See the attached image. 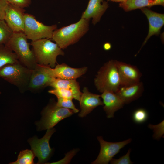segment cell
I'll return each instance as SVG.
<instances>
[{
	"mask_svg": "<svg viewBox=\"0 0 164 164\" xmlns=\"http://www.w3.org/2000/svg\"><path fill=\"white\" fill-rule=\"evenodd\" d=\"M90 19L81 18L77 22L55 30L51 39L61 49L77 42L88 31Z\"/></svg>",
	"mask_w": 164,
	"mask_h": 164,
	"instance_id": "6da1fadb",
	"label": "cell"
},
{
	"mask_svg": "<svg viewBox=\"0 0 164 164\" xmlns=\"http://www.w3.org/2000/svg\"><path fill=\"white\" fill-rule=\"evenodd\" d=\"M30 44L32 46L36 63L39 65L54 68L57 63V57L64 54L62 49L50 39H43L31 41Z\"/></svg>",
	"mask_w": 164,
	"mask_h": 164,
	"instance_id": "7a4b0ae2",
	"label": "cell"
},
{
	"mask_svg": "<svg viewBox=\"0 0 164 164\" xmlns=\"http://www.w3.org/2000/svg\"><path fill=\"white\" fill-rule=\"evenodd\" d=\"M5 45L15 53L22 64L32 70L36 68L37 64L34 52L30 49L28 39L23 32H13Z\"/></svg>",
	"mask_w": 164,
	"mask_h": 164,
	"instance_id": "3957f363",
	"label": "cell"
},
{
	"mask_svg": "<svg viewBox=\"0 0 164 164\" xmlns=\"http://www.w3.org/2000/svg\"><path fill=\"white\" fill-rule=\"evenodd\" d=\"M94 84L101 93L105 91L115 93L118 90L121 83L115 60H109L100 68L94 78Z\"/></svg>",
	"mask_w": 164,
	"mask_h": 164,
	"instance_id": "277c9868",
	"label": "cell"
},
{
	"mask_svg": "<svg viewBox=\"0 0 164 164\" xmlns=\"http://www.w3.org/2000/svg\"><path fill=\"white\" fill-rule=\"evenodd\" d=\"M32 70L19 61L0 68V77L17 87L21 92L27 90Z\"/></svg>",
	"mask_w": 164,
	"mask_h": 164,
	"instance_id": "5b68a950",
	"label": "cell"
},
{
	"mask_svg": "<svg viewBox=\"0 0 164 164\" xmlns=\"http://www.w3.org/2000/svg\"><path fill=\"white\" fill-rule=\"evenodd\" d=\"M71 110L58 106L56 102H51L43 110L42 118L36 123L38 130L51 128L62 120L74 113Z\"/></svg>",
	"mask_w": 164,
	"mask_h": 164,
	"instance_id": "8992f818",
	"label": "cell"
},
{
	"mask_svg": "<svg viewBox=\"0 0 164 164\" xmlns=\"http://www.w3.org/2000/svg\"><path fill=\"white\" fill-rule=\"evenodd\" d=\"M56 25L47 26L37 20L34 15L27 13L24 15L23 32L28 39L32 41L43 39H51Z\"/></svg>",
	"mask_w": 164,
	"mask_h": 164,
	"instance_id": "52a82bcc",
	"label": "cell"
},
{
	"mask_svg": "<svg viewBox=\"0 0 164 164\" xmlns=\"http://www.w3.org/2000/svg\"><path fill=\"white\" fill-rule=\"evenodd\" d=\"M47 130L45 134L41 138L39 139L34 137L28 141L35 156L38 158L37 164L46 163L53 153V150L50 146L49 141L56 130L53 128Z\"/></svg>",
	"mask_w": 164,
	"mask_h": 164,
	"instance_id": "ba28073f",
	"label": "cell"
},
{
	"mask_svg": "<svg viewBox=\"0 0 164 164\" xmlns=\"http://www.w3.org/2000/svg\"><path fill=\"white\" fill-rule=\"evenodd\" d=\"M100 145L99 154L93 164H108L115 155L119 152L120 149L132 141L131 138L118 142H112L104 140L102 136L97 137Z\"/></svg>",
	"mask_w": 164,
	"mask_h": 164,
	"instance_id": "9c48e42d",
	"label": "cell"
},
{
	"mask_svg": "<svg viewBox=\"0 0 164 164\" xmlns=\"http://www.w3.org/2000/svg\"><path fill=\"white\" fill-rule=\"evenodd\" d=\"M46 71L53 77L64 80H76L85 74L87 70V67L74 68L64 63L57 64L54 68L43 65Z\"/></svg>",
	"mask_w": 164,
	"mask_h": 164,
	"instance_id": "30bf717a",
	"label": "cell"
},
{
	"mask_svg": "<svg viewBox=\"0 0 164 164\" xmlns=\"http://www.w3.org/2000/svg\"><path fill=\"white\" fill-rule=\"evenodd\" d=\"M25 12L24 9L7 3L5 9L4 20L13 32H23Z\"/></svg>",
	"mask_w": 164,
	"mask_h": 164,
	"instance_id": "8fae6325",
	"label": "cell"
},
{
	"mask_svg": "<svg viewBox=\"0 0 164 164\" xmlns=\"http://www.w3.org/2000/svg\"><path fill=\"white\" fill-rule=\"evenodd\" d=\"M53 78L46 71L43 65L37 64L32 70L27 90L36 92L50 86Z\"/></svg>",
	"mask_w": 164,
	"mask_h": 164,
	"instance_id": "7c38bea8",
	"label": "cell"
},
{
	"mask_svg": "<svg viewBox=\"0 0 164 164\" xmlns=\"http://www.w3.org/2000/svg\"><path fill=\"white\" fill-rule=\"evenodd\" d=\"M121 83V86L134 84L140 81L142 74L136 66L115 60Z\"/></svg>",
	"mask_w": 164,
	"mask_h": 164,
	"instance_id": "4fadbf2b",
	"label": "cell"
},
{
	"mask_svg": "<svg viewBox=\"0 0 164 164\" xmlns=\"http://www.w3.org/2000/svg\"><path fill=\"white\" fill-rule=\"evenodd\" d=\"M100 97V95L91 93L87 87H84L79 101L81 111L79 116L80 117H85L97 107L103 105Z\"/></svg>",
	"mask_w": 164,
	"mask_h": 164,
	"instance_id": "5bb4252c",
	"label": "cell"
},
{
	"mask_svg": "<svg viewBox=\"0 0 164 164\" xmlns=\"http://www.w3.org/2000/svg\"><path fill=\"white\" fill-rule=\"evenodd\" d=\"M140 9L146 16L149 23L148 34L143 42L142 48L152 36L160 34L161 29L164 24V14L152 11L148 7Z\"/></svg>",
	"mask_w": 164,
	"mask_h": 164,
	"instance_id": "9a60e30c",
	"label": "cell"
},
{
	"mask_svg": "<svg viewBox=\"0 0 164 164\" xmlns=\"http://www.w3.org/2000/svg\"><path fill=\"white\" fill-rule=\"evenodd\" d=\"M109 7L108 1L104 0H89L87 7L83 12L81 18L92 19V23L95 25L98 22Z\"/></svg>",
	"mask_w": 164,
	"mask_h": 164,
	"instance_id": "2e32d148",
	"label": "cell"
},
{
	"mask_svg": "<svg viewBox=\"0 0 164 164\" xmlns=\"http://www.w3.org/2000/svg\"><path fill=\"white\" fill-rule=\"evenodd\" d=\"M100 95L103 99V108L108 118L114 117L115 112L122 108L125 104L120 98L113 91H105Z\"/></svg>",
	"mask_w": 164,
	"mask_h": 164,
	"instance_id": "e0dca14e",
	"label": "cell"
},
{
	"mask_svg": "<svg viewBox=\"0 0 164 164\" xmlns=\"http://www.w3.org/2000/svg\"><path fill=\"white\" fill-rule=\"evenodd\" d=\"M143 89V84L139 81L129 85L121 86L115 93L125 104H127L138 98Z\"/></svg>",
	"mask_w": 164,
	"mask_h": 164,
	"instance_id": "ac0fdd59",
	"label": "cell"
},
{
	"mask_svg": "<svg viewBox=\"0 0 164 164\" xmlns=\"http://www.w3.org/2000/svg\"><path fill=\"white\" fill-rule=\"evenodd\" d=\"M156 5L164 6V0H126L119 4V7L126 12Z\"/></svg>",
	"mask_w": 164,
	"mask_h": 164,
	"instance_id": "d6986e66",
	"label": "cell"
},
{
	"mask_svg": "<svg viewBox=\"0 0 164 164\" xmlns=\"http://www.w3.org/2000/svg\"><path fill=\"white\" fill-rule=\"evenodd\" d=\"M50 86L54 89L63 88L72 91L76 96L79 101L82 94L79 84L76 80H67L53 77Z\"/></svg>",
	"mask_w": 164,
	"mask_h": 164,
	"instance_id": "ffe728a7",
	"label": "cell"
},
{
	"mask_svg": "<svg viewBox=\"0 0 164 164\" xmlns=\"http://www.w3.org/2000/svg\"><path fill=\"white\" fill-rule=\"evenodd\" d=\"M19 61L15 53L4 45L0 46V68Z\"/></svg>",
	"mask_w": 164,
	"mask_h": 164,
	"instance_id": "44dd1931",
	"label": "cell"
},
{
	"mask_svg": "<svg viewBox=\"0 0 164 164\" xmlns=\"http://www.w3.org/2000/svg\"><path fill=\"white\" fill-rule=\"evenodd\" d=\"M35 156L32 151L26 149L20 152L16 161L11 162V164H34V159Z\"/></svg>",
	"mask_w": 164,
	"mask_h": 164,
	"instance_id": "7402d4cb",
	"label": "cell"
},
{
	"mask_svg": "<svg viewBox=\"0 0 164 164\" xmlns=\"http://www.w3.org/2000/svg\"><path fill=\"white\" fill-rule=\"evenodd\" d=\"M13 33L4 20H0V46L5 44Z\"/></svg>",
	"mask_w": 164,
	"mask_h": 164,
	"instance_id": "603a6c76",
	"label": "cell"
},
{
	"mask_svg": "<svg viewBox=\"0 0 164 164\" xmlns=\"http://www.w3.org/2000/svg\"><path fill=\"white\" fill-rule=\"evenodd\" d=\"M48 92L55 95L58 98L69 99H75L77 100V97L72 91L63 88L53 89L50 90Z\"/></svg>",
	"mask_w": 164,
	"mask_h": 164,
	"instance_id": "cb8c5ba5",
	"label": "cell"
},
{
	"mask_svg": "<svg viewBox=\"0 0 164 164\" xmlns=\"http://www.w3.org/2000/svg\"><path fill=\"white\" fill-rule=\"evenodd\" d=\"M148 117L147 111L144 109L140 108L136 110L132 114V119L136 123L141 124L145 122Z\"/></svg>",
	"mask_w": 164,
	"mask_h": 164,
	"instance_id": "d4e9b609",
	"label": "cell"
},
{
	"mask_svg": "<svg viewBox=\"0 0 164 164\" xmlns=\"http://www.w3.org/2000/svg\"><path fill=\"white\" fill-rule=\"evenodd\" d=\"M56 105L60 107L72 110L74 113H77L79 111L74 105L72 99L58 98Z\"/></svg>",
	"mask_w": 164,
	"mask_h": 164,
	"instance_id": "484cf974",
	"label": "cell"
},
{
	"mask_svg": "<svg viewBox=\"0 0 164 164\" xmlns=\"http://www.w3.org/2000/svg\"><path fill=\"white\" fill-rule=\"evenodd\" d=\"M148 127L150 129H152L154 134L153 135V138L155 139L159 140L164 135V120L160 123L155 125L149 124Z\"/></svg>",
	"mask_w": 164,
	"mask_h": 164,
	"instance_id": "4316f807",
	"label": "cell"
},
{
	"mask_svg": "<svg viewBox=\"0 0 164 164\" xmlns=\"http://www.w3.org/2000/svg\"><path fill=\"white\" fill-rule=\"evenodd\" d=\"M131 151V149H129L127 153L125 155L120 157L118 159H113L110 161L112 164H132V162L130 158V154Z\"/></svg>",
	"mask_w": 164,
	"mask_h": 164,
	"instance_id": "83f0119b",
	"label": "cell"
},
{
	"mask_svg": "<svg viewBox=\"0 0 164 164\" xmlns=\"http://www.w3.org/2000/svg\"><path fill=\"white\" fill-rule=\"evenodd\" d=\"M7 3L16 7L24 9L29 7L31 0H6Z\"/></svg>",
	"mask_w": 164,
	"mask_h": 164,
	"instance_id": "f1b7e54d",
	"label": "cell"
},
{
	"mask_svg": "<svg viewBox=\"0 0 164 164\" xmlns=\"http://www.w3.org/2000/svg\"><path fill=\"white\" fill-rule=\"evenodd\" d=\"M77 149H74L66 154L65 157L62 160L51 164H67L70 163L72 158L78 151Z\"/></svg>",
	"mask_w": 164,
	"mask_h": 164,
	"instance_id": "f546056e",
	"label": "cell"
},
{
	"mask_svg": "<svg viewBox=\"0 0 164 164\" xmlns=\"http://www.w3.org/2000/svg\"><path fill=\"white\" fill-rule=\"evenodd\" d=\"M8 3L6 0H0V20H4L5 9Z\"/></svg>",
	"mask_w": 164,
	"mask_h": 164,
	"instance_id": "4dcf8cb0",
	"label": "cell"
},
{
	"mask_svg": "<svg viewBox=\"0 0 164 164\" xmlns=\"http://www.w3.org/2000/svg\"><path fill=\"white\" fill-rule=\"evenodd\" d=\"M111 47V44L109 43H104L103 45V48L105 50H110Z\"/></svg>",
	"mask_w": 164,
	"mask_h": 164,
	"instance_id": "1f68e13d",
	"label": "cell"
},
{
	"mask_svg": "<svg viewBox=\"0 0 164 164\" xmlns=\"http://www.w3.org/2000/svg\"><path fill=\"white\" fill-rule=\"evenodd\" d=\"M107 0V1H111L113 2H118L120 3L121 2H124L126 0Z\"/></svg>",
	"mask_w": 164,
	"mask_h": 164,
	"instance_id": "d6a6232c",
	"label": "cell"
},
{
	"mask_svg": "<svg viewBox=\"0 0 164 164\" xmlns=\"http://www.w3.org/2000/svg\"><path fill=\"white\" fill-rule=\"evenodd\" d=\"M1 91H0V94H1Z\"/></svg>",
	"mask_w": 164,
	"mask_h": 164,
	"instance_id": "836d02e7",
	"label": "cell"
}]
</instances>
